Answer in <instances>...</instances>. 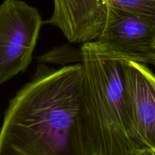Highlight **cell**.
Returning a JSON list of instances; mask_svg holds the SVG:
<instances>
[{
	"mask_svg": "<svg viewBox=\"0 0 155 155\" xmlns=\"http://www.w3.org/2000/svg\"><path fill=\"white\" fill-rule=\"evenodd\" d=\"M81 84L80 63L59 69L40 63L5 111L0 155H71Z\"/></svg>",
	"mask_w": 155,
	"mask_h": 155,
	"instance_id": "6da1fadb",
	"label": "cell"
},
{
	"mask_svg": "<svg viewBox=\"0 0 155 155\" xmlns=\"http://www.w3.org/2000/svg\"><path fill=\"white\" fill-rule=\"evenodd\" d=\"M80 50L81 94L71 155H144L125 107L121 58L97 41Z\"/></svg>",
	"mask_w": 155,
	"mask_h": 155,
	"instance_id": "7a4b0ae2",
	"label": "cell"
},
{
	"mask_svg": "<svg viewBox=\"0 0 155 155\" xmlns=\"http://www.w3.org/2000/svg\"><path fill=\"white\" fill-rule=\"evenodd\" d=\"M43 24L39 11L24 1L0 4V84L28 68Z\"/></svg>",
	"mask_w": 155,
	"mask_h": 155,
	"instance_id": "3957f363",
	"label": "cell"
},
{
	"mask_svg": "<svg viewBox=\"0 0 155 155\" xmlns=\"http://www.w3.org/2000/svg\"><path fill=\"white\" fill-rule=\"evenodd\" d=\"M125 107L144 155H155V74L145 64L121 58Z\"/></svg>",
	"mask_w": 155,
	"mask_h": 155,
	"instance_id": "277c9868",
	"label": "cell"
},
{
	"mask_svg": "<svg viewBox=\"0 0 155 155\" xmlns=\"http://www.w3.org/2000/svg\"><path fill=\"white\" fill-rule=\"evenodd\" d=\"M96 41L120 58L138 62L154 51L155 20L112 6L104 31Z\"/></svg>",
	"mask_w": 155,
	"mask_h": 155,
	"instance_id": "5b68a950",
	"label": "cell"
},
{
	"mask_svg": "<svg viewBox=\"0 0 155 155\" xmlns=\"http://www.w3.org/2000/svg\"><path fill=\"white\" fill-rule=\"evenodd\" d=\"M109 5L155 20V0H104Z\"/></svg>",
	"mask_w": 155,
	"mask_h": 155,
	"instance_id": "8992f818",
	"label": "cell"
},
{
	"mask_svg": "<svg viewBox=\"0 0 155 155\" xmlns=\"http://www.w3.org/2000/svg\"><path fill=\"white\" fill-rule=\"evenodd\" d=\"M81 50L77 51L68 45L58 48L46 53L43 55L38 58L40 63L44 64L46 62H56L59 64H65L68 62L81 61Z\"/></svg>",
	"mask_w": 155,
	"mask_h": 155,
	"instance_id": "52a82bcc",
	"label": "cell"
},
{
	"mask_svg": "<svg viewBox=\"0 0 155 155\" xmlns=\"http://www.w3.org/2000/svg\"><path fill=\"white\" fill-rule=\"evenodd\" d=\"M138 62L144 63L145 64H153L155 66V51L144 55V57L140 59Z\"/></svg>",
	"mask_w": 155,
	"mask_h": 155,
	"instance_id": "ba28073f",
	"label": "cell"
},
{
	"mask_svg": "<svg viewBox=\"0 0 155 155\" xmlns=\"http://www.w3.org/2000/svg\"><path fill=\"white\" fill-rule=\"evenodd\" d=\"M153 50H154V51H155V41H154V43H153Z\"/></svg>",
	"mask_w": 155,
	"mask_h": 155,
	"instance_id": "9c48e42d",
	"label": "cell"
}]
</instances>
